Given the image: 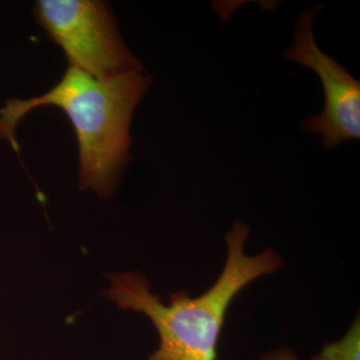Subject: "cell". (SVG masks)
<instances>
[{"mask_svg": "<svg viewBox=\"0 0 360 360\" xmlns=\"http://www.w3.org/2000/svg\"><path fill=\"white\" fill-rule=\"evenodd\" d=\"M150 77L134 71L110 79H97L68 66L51 90L30 99H8L0 108V139H6L18 155L15 130L30 111L54 105L63 110L75 129L79 146V186L103 198L113 193L129 160L130 125Z\"/></svg>", "mask_w": 360, "mask_h": 360, "instance_id": "obj_1", "label": "cell"}, {"mask_svg": "<svg viewBox=\"0 0 360 360\" xmlns=\"http://www.w3.org/2000/svg\"><path fill=\"white\" fill-rule=\"evenodd\" d=\"M248 224L236 220L225 236L226 262L212 288L196 298L174 293L169 305L151 292L148 278L139 272L110 274L106 295L122 309L141 312L153 321L160 347L148 360H215L225 314L239 291L260 277L276 274L283 259L272 250L245 253Z\"/></svg>", "mask_w": 360, "mask_h": 360, "instance_id": "obj_2", "label": "cell"}, {"mask_svg": "<svg viewBox=\"0 0 360 360\" xmlns=\"http://www.w3.org/2000/svg\"><path fill=\"white\" fill-rule=\"evenodd\" d=\"M33 15L70 68L97 79L143 71L124 44L110 6L99 0H39Z\"/></svg>", "mask_w": 360, "mask_h": 360, "instance_id": "obj_3", "label": "cell"}, {"mask_svg": "<svg viewBox=\"0 0 360 360\" xmlns=\"http://www.w3.org/2000/svg\"><path fill=\"white\" fill-rule=\"evenodd\" d=\"M321 9V4H317L302 11L296 22L295 41L284 58L307 66L321 78L323 110L305 118L302 127L321 134L324 148L333 149L342 142L360 139V82L315 41L314 21Z\"/></svg>", "mask_w": 360, "mask_h": 360, "instance_id": "obj_4", "label": "cell"}, {"mask_svg": "<svg viewBox=\"0 0 360 360\" xmlns=\"http://www.w3.org/2000/svg\"><path fill=\"white\" fill-rule=\"evenodd\" d=\"M312 360H360L359 317L354 319L341 340L326 343Z\"/></svg>", "mask_w": 360, "mask_h": 360, "instance_id": "obj_5", "label": "cell"}, {"mask_svg": "<svg viewBox=\"0 0 360 360\" xmlns=\"http://www.w3.org/2000/svg\"><path fill=\"white\" fill-rule=\"evenodd\" d=\"M260 360H300L297 355L290 348L283 347L277 349L270 350L262 355Z\"/></svg>", "mask_w": 360, "mask_h": 360, "instance_id": "obj_6", "label": "cell"}]
</instances>
